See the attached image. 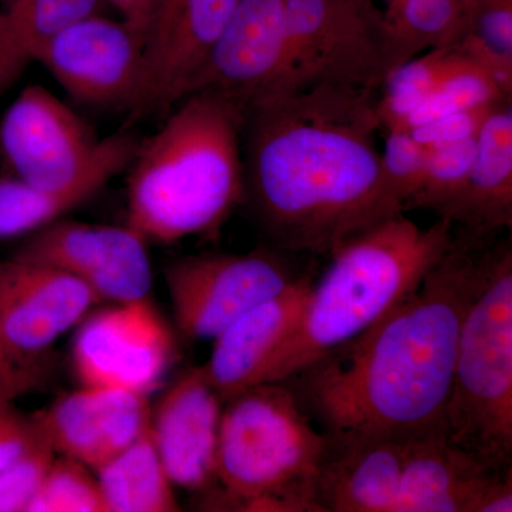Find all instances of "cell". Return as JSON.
<instances>
[{"label":"cell","instance_id":"obj_27","mask_svg":"<svg viewBox=\"0 0 512 512\" xmlns=\"http://www.w3.org/2000/svg\"><path fill=\"white\" fill-rule=\"evenodd\" d=\"M511 97L483 67L458 53L456 63L450 72L441 80L434 92L407 117L403 130H412L421 124L458 111L495 106L505 100H511Z\"/></svg>","mask_w":512,"mask_h":512},{"label":"cell","instance_id":"obj_26","mask_svg":"<svg viewBox=\"0 0 512 512\" xmlns=\"http://www.w3.org/2000/svg\"><path fill=\"white\" fill-rule=\"evenodd\" d=\"M453 49L512 96V0H480Z\"/></svg>","mask_w":512,"mask_h":512},{"label":"cell","instance_id":"obj_35","mask_svg":"<svg viewBox=\"0 0 512 512\" xmlns=\"http://www.w3.org/2000/svg\"><path fill=\"white\" fill-rule=\"evenodd\" d=\"M512 511V474L508 471L485 493L478 505L477 512H511Z\"/></svg>","mask_w":512,"mask_h":512},{"label":"cell","instance_id":"obj_1","mask_svg":"<svg viewBox=\"0 0 512 512\" xmlns=\"http://www.w3.org/2000/svg\"><path fill=\"white\" fill-rule=\"evenodd\" d=\"M495 237L454 229L446 254L402 302L281 382L323 433L412 437L444 430L464 320L510 245Z\"/></svg>","mask_w":512,"mask_h":512},{"label":"cell","instance_id":"obj_37","mask_svg":"<svg viewBox=\"0 0 512 512\" xmlns=\"http://www.w3.org/2000/svg\"><path fill=\"white\" fill-rule=\"evenodd\" d=\"M367 2H373V3H375V2H376V0H367Z\"/></svg>","mask_w":512,"mask_h":512},{"label":"cell","instance_id":"obj_6","mask_svg":"<svg viewBox=\"0 0 512 512\" xmlns=\"http://www.w3.org/2000/svg\"><path fill=\"white\" fill-rule=\"evenodd\" d=\"M444 436L498 471L512 456V251L504 249L461 329Z\"/></svg>","mask_w":512,"mask_h":512},{"label":"cell","instance_id":"obj_34","mask_svg":"<svg viewBox=\"0 0 512 512\" xmlns=\"http://www.w3.org/2000/svg\"><path fill=\"white\" fill-rule=\"evenodd\" d=\"M106 2L119 12L120 19H123L144 39L154 0H106Z\"/></svg>","mask_w":512,"mask_h":512},{"label":"cell","instance_id":"obj_2","mask_svg":"<svg viewBox=\"0 0 512 512\" xmlns=\"http://www.w3.org/2000/svg\"><path fill=\"white\" fill-rule=\"evenodd\" d=\"M377 93L315 83L244 109V202L276 247L330 255L399 211L384 185Z\"/></svg>","mask_w":512,"mask_h":512},{"label":"cell","instance_id":"obj_5","mask_svg":"<svg viewBox=\"0 0 512 512\" xmlns=\"http://www.w3.org/2000/svg\"><path fill=\"white\" fill-rule=\"evenodd\" d=\"M222 407L217 484L242 511L320 512L316 477L326 446L285 383H261Z\"/></svg>","mask_w":512,"mask_h":512},{"label":"cell","instance_id":"obj_20","mask_svg":"<svg viewBox=\"0 0 512 512\" xmlns=\"http://www.w3.org/2000/svg\"><path fill=\"white\" fill-rule=\"evenodd\" d=\"M508 471L454 446L443 431L409 437L394 512H477L488 488Z\"/></svg>","mask_w":512,"mask_h":512},{"label":"cell","instance_id":"obj_17","mask_svg":"<svg viewBox=\"0 0 512 512\" xmlns=\"http://www.w3.org/2000/svg\"><path fill=\"white\" fill-rule=\"evenodd\" d=\"M222 399L205 367H192L151 412V434L171 483L190 491L217 484Z\"/></svg>","mask_w":512,"mask_h":512},{"label":"cell","instance_id":"obj_36","mask_svg":"<svg viewBox=\"0 0 512 512\" xmlns=\"http://www.w3.org/2000/svg\"><path fill=\"white\" fill-rule=\"evenodd\" d=\"M16 399L15 393L10 389L9 383L5 377L0 375V406L5 403L13 402Z\"/></svg>","mask_w":512,"mask_h":512},{"label":"cell","instance_id":"obj_29","mask_svg":"<svg viewBox=\"0 0 512 512\" xmlns=\"http://www.w3.org/2000/svg\"><path fill=\"white\" fill-rule=\"evenodd\" d=\"M92 471L73 458H55L26 512H106Z\"/></svg>","mask_w":512,"mask_h":512},{"label":"cell","instance_id":"obj_14","mask_svg":"<svg viewBox=\"0 0 512 512\" xmlns=\"http://www.w3.org/2000/svg\"><path fill=\"white\" fill-rule=\"evenodd\" d=\"M12 259L66 272L89 286L101 302L147 298L153 284L147 242L127 225L62 218L33 232Z\"/></svg>","mask_w":512,"mask_h":512},{"label":"cell","instance_id":"obj_12","mask_svg":"<svg viewBox=\"0 0 512 512\" xmlns=\"http://www.w3.org/2000/svg\"><path fill=\"white\" fill-rule=\"evenodd\" d=\"M175 357L173 333L148 298L117 303L82 320L72 349L84 387L153 392Z\"/></svg>","mask_w":512,"mask_h":512},{"label":"cell","instance_id":"obj_15","mask_svg":"<svg viewBox=\"0 0 512 512\" xmlns=\"http://www.w3.org/2000/svg\"><path fill=\"white\" fill-rule=\"evenodd\" d=\"M143 47V36L123 19L96 12L57 33L37 63L77 103L130 109L140 83Z\"/></svg>","mask_w":512,"mask_h":512},{"label":"cell","instance_id":"obj_8","mask_svg":"<svg viewBox=\"0 0 512 512\" xmlns=\"http://www.w3.org/2000/svg\"><path fill=\"white\" fill-rule=\"evenodd\" d=\"M101 299L74 276L10 259L0 264V363L16 396L39 383V360Z\"/></svg>","mask_w":512,"mask_h":512},{"label":"cell","instance_id":"obj_31","mask_svg":"<svg viewBox=\"0 0 512 512\" xmlns=\"http://www.w3.org/2000/svg\"><path fill=\"white\" fill-rule=\"evenodd\" d=\"M55 458V450L42 436L18 461L0 471V512H26Z\"/></svg>","mask_w":512,"mask_h":512},{"label":"cell","instance_id":"obj_21","mask_svg":"<svg viewBox=\"0 0 512 512\" xmlns=\"http://www.w3.org/2000/svg\"><path fill=\"white\" fill-rule=\"evenodd\" d=\"M454 229L497 235L512 225V103L495 107L477 137L466 184L444 214Z\"/></svg>","mask_w":512,"mask_h":512},{"label":"cell","instance_id":"obj_10","mask_svg":"<svg viewBox=\"0 0 512 512\" xmlns=\"http://www.w3.org/2000/svg\"><path fill=\"white\" fill-rule=\"evenodd\" d=\"M303 86L308 84L293 55L285 0H238L190 94H220L245 109Z\"/></svg>","mask_w":512,"mask_h":512},{"label":"cell","instance_id":"obj_25","mask_svg":"<svg viewBox=\"0 0 512 512\" xmlns=\"http://www.w3.org/2000/svg\"><path fill=\"white\" fill-rule=\"evenodd\" d=\"M457 56L453 47H437L420 53L390 72L376 101L382 130H403L407 117L439 86L456 63Z\"/></svg>","mask_w":512,"mask_h":512},{"label":"cell","instance_id":"obj_23","mask_svg":"<svg viewBox=\"0 0 512 512\" xmlns=\"http://www.w3.org/2000/svg\"><path fill=\"white\" fill-rule=\"evenodd\" d=\"M106 0H2L0 5V97L32 63L47 43Z\"/></svg>","mask_w":512,"mask_h":512},{"label":"cell","instance_id":"obj_3","mask_svg":"<svg viewBox=\"0 0 512 512\" xmlns=\"http://www.w3.org/2000/svg\"><path fill=\"white\" fill-rule=\"evenodd\" d=\"M242 121L220 94L181 100L128 164L127 227L165 245L218 234L244 202Z\"/></svg>","mask_w":512,"mask_h":512},{"label":"cell","instance_id":"obj_13","mask_svg":"<svg viewBox=\"0 0 512 512\" xmlns=\"http://www.w3.org/2000/svg\"><path fill=\"white\" fill-rule=\"evenodd\" d=\"M103 140L45 87H26L0 121V153L10 175L43 188L79 181L99 157Z\"/></svg>","mask_w":512,"mask_h":512},{"label":"cell","instance_id":"obj_4","mask_svg":"<svg viewBox=\"0 0 512 512\" xmlns=\"http://www.w3.org/2000/svg\"><path fill=\"white\" fill-rule=\"evenodd\" d=\"M451 222L419 227L404 212L343 242L311 292L298 325L262 372L281 383L360 335L412 293L453 241Z\"/></svg>","mask_w":512,"mask_h":512},{"label":"cell","instance_id":"obj_11","mask_svg":"<svg viewBox=\"0 0 512 512\" xmlns=\"http://www.w3.org/2000/svg\"><path fill=\"white\" fill-rule=\"evenodd\" d=\"M238 0H154L131 117L167 116L190 96Z\"/></svg>","mask_w":512,"mask_h":512},{"label":"cell","instance_id":"obj_7","mask_svg":"<svg viewBox=\"0 0 512 512\" xmlns=\"http://www.w3.org/2000/svg\"><path fill=\"white\" fill-rule=\"evenodd\" d=\"M286 26L306 84L379 93L394 69L383 12L367 0H285Z\"/></svg>","mask_w":512,"mask_h":512},{"label":"cell","instance_id":"obj_16","mask_svg":"<svg viewBox=\"0 0 512 512\" xmlns=\"http://www.w3.org/2000/svg\"><path fill=\"white\" fill-rule=\"evenodd\" d=\"M33 419L55 453L97 471L147 430L151 409L144 394L83 386Z\"/></svg>","mask_w":512,"mask_h":512},{"label":"cell","instance_id":"obj_19","mask_svg":"<svg viewBox=\"0 0 512 512\" xmlns=\"http://www.w3.org/2000/svg\"><path fill=\"white\" fill-rule=\"evenodd\" d=\"M313 278L302 275L284 291L239 316L214 339L205 372L222 402L255 386L301 318Z\"/></svg>","mask_w":512,"mask_h":512},{"label":"cell","instance_id":"obj_18","mask_svg":"<svg viewBox=\"0 0 512 512\" xmlns=\"http://www.w3.org/2000/svg\"><path fill=\"white\" fill-rule=\"evenodd\" d=\"M325 436L316 477L320 512H394L409 437Z\"/></svg>","mask_w":512,"mask_h":512},{"label":"cell","instance_id":"obj_24","mask_svg":"<svg viewBox=\"0 0 512 512\" xmlns=\"http://www.w3.org/2000/svg\"><path fill=\"white\" fill-rule=\"evenodd\" d=\"M94 473L106 512L180 511L150 426Z\"/></svg>","mask_w":512,"mask_h":512},{"label":"cell","instance_id":"obj_33","mask_svg":"<svg viewBox=\"0 0 512 512\" xmlns=\"http://www.w3.org/2000/svg\"><path fill=\"white\" fill-rule=\"evenodd\" d=\"M42 437L33 416L13 407V402L0 406V471L12 466Z\"/></svg>","mask_w":512,"mask_h":512},{"label":"cell","instance_id":"obj_28","mask_svg":"<svg viewBox=\"0 0 512 512\" xmlns=\"http://www.w3.org/2000/svg\"><path fill=\"white\" fill-rule=\"evenodd\" d=\"M478 137V136H477ZM477 137L436 148H427L426 171L419 190L404 208L426 210L443 218L457 200L476 157Z\"/></svg>","mask_w":512,"mask_h":512},{"label":"cell","instance_id":"obj_9","mask_svg":"<svg viewBox=\"0 0 512 512\" xmlns=\"http://www.w3.org/2000/svg\"><path fill=\"white\" fill-rule=\"evenodd\" d=\"M299 276L269 252L185 256L165 268L175 322L191 340H214Z\"/></svg>","mask_w":512,"mask_h":512},{"label":"cell","instance_id":"obj_22","mask_svg":"<svg viewBox=\"0 0 512 512\" xmlns=\"http://www.w3.org/2000/svg\"><path fill=\"white\" fill-rule=\"evenodd\" d=\"M137 147L130 134L104 138L96 163L69 187H36L13 175H0V239L33 234L62 220L67 212L94 197L111 178L123 173Z\"/></svg>","mask_w":512,"mask_h":512},{"label":"cell","instance_id":"obj_30","mask_svg":"<svg viewBox=\"0 0 512 512\" xmlns=\"http://www.w3.org/2000/svg\"><path fill=\"white\" fill-rule=\"evenodd\" d=\"M427 153L429 150L409 130L384 131V185L397 210L404 212L407 202L419 190L426 171Z\"/></svg>","mask_w":512,"mask_h":512},{"label":"cell","instance_id":"obj_32","mask_svg":"<svg viewBox=\"0 0 512 512\" xmlns=\"http://www.w3.org/2000/svg\"><path fill=\"white\" fill-rule=\"evenodd\" d=\"M500 104L458 111V113L448 114L440 119L421 124L409 131L426 148L447 146V144L457 143V141L467 140V138H476L485 121L493 113L495 107Z\"/></svg>","mask_w":512,"mask_h":512}]
</instances>
